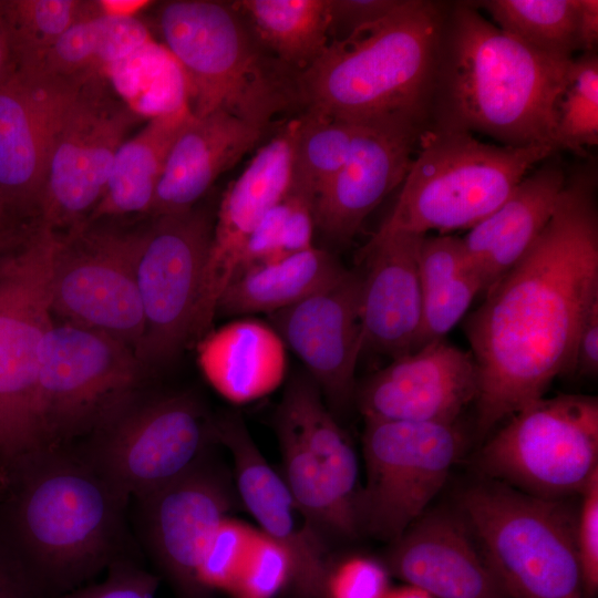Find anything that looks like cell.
Masks as SVG:
<instances>
[{
	"mask_svg": "<svg viewBox=\"0 0 598 598\" xmlns=\"http://www.w3.org/2000/svg\"><path fill=\"white\" fill-rule=\"evenodd\" d=\"M460 517L511 598H584L576 519L502 482L467 488Z\"/></svg>",
	"mask_w": 598,
	"mask_h": 598,
	"instance_id": "7",
	"label": "cell"
},
{
	"mask_svg": "<svg viewBox=\"0 0 598 598\" xmlns=\"http://www.w3.org/2000/svg\"><path fill=\"white\" fill-rule=\"evenodd\" d=\"M383 563L391 576L434 598H511L460 516L419 518Z\"/></svg>",
	"mask_w": 598,
	"mask_h": 598,
	"instance_id": "24",
	"label": "cell"
},
{
	"mask_svg": "<svg viewBox=\"0 0 598 598\" xmlns=\"http://www.w3.org/2000/svg\"><path fill=\"white\" fill-rule=\"evenodd\" d=\"M568 174L546 158L507 199L462 238L465 269L488 291L527 251L550 219Z\"/></svg>",
	"mask_w": 598,
	"mask_h": 598,
	"instance_id": "26",
	"label": "cell"
},
{
	"mask_svg": "<svg viewBox=\"0 0 598 598\" xmlns=\"http://www.w3.org/2000/svg\"><path fill=\"white\" fill-rule=\"evenodd\" d=\"M96 16L95 0H0L17 69L34 68L70 28Z\"/></svg>",
	"mask_w": 598,
	"mask_h": 598,
	"instance_id": "34",
	"label": "cell"
},
{
	"mask_svg": "<svg viewBox=\"0 0 598 598\" xmlns=\"http://www.w3.org/2000/svg\"><path fill=\"white\" fill-rule=\"evenodd\" d=\"M78 450L123 495L152 492L208 455L214 421L190 392L127 395L109 410Z\"/></svg>",
	"mask_w": 598,
	"mask_h": 598,
	"instance_id": "9",
	"label": "cell"
},
{
	"mask_svg": "<svg viewBox=\"0 0 598 598\" xmlns=\"http://www.w3.org/2000/svg\"><path fill=\"white\" fill-rule=\"evenodd\" d=\"M144 370L134 350L118 339L53 322L40 344L37 379L48 445L86 435L109 410L141 389Z\"/></svg>",
	"mask_w": 598,
	"mask_h": 598,
	"instance_id": "13",
	"label": "cell"
},
{
	"mask_svg": "<svg viewBox=\"0 0 598 598\" xmlns=\"http://www.w3.org/2000/svg\"><path fill=\"white\" fill-rule=\"evenodd\" d=\"M256 532L248 526L224 519L203 556L198 580L207 590L230 591Z\"/></svg>",
	"mask_w": 598,
	"mask_h": 598,
	"instance_id": "39",
	"label": "cell"
},
{
	"mask_svg": "<svg viewBox=\"0 0 598 598\" xmlns=\"http://www.w3.org/2000/svg\"><path fill=\"white\" fill-rule=\"evenodd\" d=\"M233 3L260 42L297 73L317 61L330 43L328 0H241Z\"/></svg>",
	"mask_w": 598,
	"mask_h": 598,
	"instance_id": "32",
	"label": "cell"
},
{
	"mask_svg": "<svg viewBox=\"0 0 598 598\" xmlns=\"http://www.w3.org/2000/svg\"><path fill=\"white\" fill-rule=\"evenodd\" d=\"M465 269L462 238L451 235L421 237L417 248V274L422 296Z\"/></svg>",
	"mask_w": 598,
	"mask_h": 598,
	"instance_id": "43",
	"label": "cell"
},
{
	"mask_svg": "<svg viewBox=\"0 0 598 598\" xmlns=\"http://www.w3.org/2000/svg\"><path fill=\"white\" fill-rule=\"evenodd\" d=\"M504 33L557 59L580 50L579 0H487L478 2Z\"/></svg>",
	"mask_w": 598,
	"mask_h": 598,
	"instance_id": "33",
	"label": "cell"
},
{
	"mask_svg": "<svg viewBox=\"0 0 598 598\" xmlns=\"http://www.w3.org/2000/svg\"><path fill=\"white\" fill-rule=\"evenodd\" d=\"M555 143L558 150L584 153L598 144V55L584 52L573 60L566 86L556 107Z\"/></svg>",
	"mask_w": 598,
	"mask_h": 598,
	"instance_id": "36",
	"label": "cell"
},
{
	"mask_svg": "<svg viewBox=\"0 0 598 598\" xmlns=\"http://www.w3.org/2000/svg\"><path fill=\"white\" fill-rule=\"evenodd\" d=\"M362 124L305 111L299 116L289 189L316 200L346 162Z\"/></svg>",
	"mask_w": 598,
	"mask_h": 598,
	"instance_id": "35",
	"label": "cell"
},
{
	"mask_svg": "<svg viewBox=\"0 0 598 598\" xmlns=\"http://www.w3.org/2000/svg\"><path fill=\"white\" fill-rule=\"evenodd\" d=\"M158 584V576L123 556L106 568L102 581L83 585L59 598H154Z\"/></svg>",
	"mask_w": 598,
	"mask_h": 598,
	"instance_id": "41",
	"label": "cell"
},
{
	"mask_svg": "<svg viewBox=\"0 0 598 598\" xmlns=\"http://www.w3.org/2000/svg\"><path fill=\"white\" fill-rule=\"evenodd\" d=\"M581 504L575 523L584 598L598 595V471L580 492Z\"/></svg>",
	"mask_w": 598,
	"mask_h": 598,
	"instance_id": "42",
	"label": "cell"
},
{
	"mask_svg": "<svg viewBox=\"0 0 598 598\" xmlns=\"http://www.w3.org/2000/svg\"><path fill=\"white\" fill-rule=\"evenodd\" d=\"M492 477L545 499L579 493L598 471V400L581 394L539 398L509 416L483 446Z\"/></svg>",
	"mask_w": 598,
	"mask_h": 598,
	"instance_id": "11",
	"label": "cell"
},
{
	"mask_svg": "<svg viewBox=\"0 0 598 598\" xmlns=\"http://www.w3.org/2000/svg\"><path fill=\"white\" fill-rule=\"evenodd\" d=\"M265 130L227 112L192 117L175 140L148 217L195 207L215 181L261 138Z\"/></svg>",
	"mask_w": 598,
	"mask_h": 598,
	"instance_id": "27",
	"label": "cell"
},
{
	"mask_svg": "<svg viewBox=\"0 0 598 598\" xmlns=\"http://www.w3.org/2000/svg\"><path fill=\"white\" fill-rule=\"evenodd\" d=\"M287 553L265 534L256 533L230 588L236 598H272L289 585Z\"/></svg>",
	"mask_w": 598,
	"mask_h": 598,
	"instance_id": "38",
	"label": "cell"
},
{
	"mask_svg": "<svg viewBox=\"0 0 598 598\" xmlns=\"http://www.w3.org/2000/svg\"><path fill=\"white\" fill-rule=\"evenodd\" d=\"M361 275L344 270L336 280L270 316L286 347L305 364L334 415L355 396L362 353Z\"/></svg>",
	"mask_w": 598,
	"mask_h": 598,
	"instance_id": "21",
	"label": "cell"
},
{
	"mask_svg": "<svg viewBox=\"0 0 598 598\" xmlns=\"http://www.w3.org/2000/svg\"><path fill=\"white\" fill-rule=\"evenodd\" d=\"M298 125L299 117L287 122L256 152L221 197L214 220L192 342H198L210 331L218 301L237 271L248 237L289 192Z\"/></svg>",
	"mask_w": 598,
	"mask_h": 598,
	"instance_id": "19",
	"label": "cell"
},
{
	"mask_svg": "<svg viewBox=\"0 0 598 598\" xmlns=\"http://www.w3.org/2000/svg\"><path fill=\"white\" fill-rule=\"evenodd\" d=\"M574 369L590 377L598 372V302L589 309L579 331Z\"/></svg>",
	"mask_w": 598,
	"mask_h": 598,
	"instance_id": "46",
	"label": "cell"
},
{
	"mask_svg": "<svg viewBox=\"0 0 598 598\" xmlns=\"http://www.w3.org/2000/svg\"><path fill=\"white\" fill-rule=\"evenodd\" d=\"M391 574L385 564L370 556L351 555L332 563L323 598H384Z\"/></svg>",
	"mask_w": 598,
	"mask_h": 598,
	"instance_id": "40",
	"label": "cell"
},
{
	"mask_svg": "<svg viewBox=\"0 0 598 598\" xmlns=\"http://www.w3.org/2000/svg\"><path fill=\"white\" fill-rule=\"evenodd\" d=\"M364 421L360 529L393 543L442 488L463 435L456 422Z\"/></svg>",
	"mask_w": 598,
	"mask_h": 598,
	"instance_id": "14",
	"label": "cell"
},
{
	"mask_svg": "<svg viewBox=\"0 0 598 598\" xmlns=\"http://www.w3.org/2000/svg\"><path fill=\"white\" fill-rule=\"evenodd\" d=\"M80 80L16 69L0 86V212L12 226L38 223L52 137Z\"/></svg>",
	"mask_w": 598,
	"mask_h": 598,
	"instance_id": "18",
	"label": "cell"
},
{
	"mask_svg": "<svg viewBox=\"0 0 598 598\" xmlns=\"http://www.w3.org/2000/svg\"><path fill=\"white\" fill-rule=\"evenodd\" d=\"M403 0H328L329 40L344 41L394 12Z\"/></svg>",
	"mask_w": 598,
	"mask_h": 598,
	"instance_id": "44",
	"label": "cell"
},
{
	"mask_svg": "<svg viewBox=\"0 0 598 598\" xmlns=\"http://www.w3.org/2000/svg\"><path fill=\"white\" fill-rule=\"evenodd\" d=\"M480 292L482 287L478 279L472 272L463 270L423 295L421 323L413 351L432 341L444 339Z\"/></svg>",
	"mask_w": 598,
	"mask_h": 598,
	"instance_id": "37",
	"label": "cell"
},
{
	"mask_svg": "<svg viewBox=\"0 0 598 598\" xmlns=\"http://www.w3.org/2000/svg\"><path fill=\"white\" fill-rule=\"evenodd\" d=\"M346 268L328 250L311 247L234 276L216 316L246 317L286 309L336 280Z\"/></svg>",
	"mask_w": 598,
	"mask_h": 598,
	"instance_id": "30",
	"label": "cell"
},
{
	"mask_svg": "<svg viewBox=\"0 0 598 598\" xmlns=\"http://www.w3.org/2000/svg\"><path fill=\"white\" fill-rule=\"evenodd\" d=\"M477 389L472 353L440 339L373 373L355 400L364 420L456 422Z\"/></svg>",
	"mask_w": 598,
	"mask_h": 598,
	"instance_id": "23",
	"label": "cell"
},
{
	"mask_svg": "<svg viewBox=\"0 0 598 598\" xmlns=\"http://www.w3.org/2000/svg\"><path fill=\"white\" fill-rule=\"evenodd\" d=\"M60 235L38 223L0 258V456L14 464L48 447L38 358L52 326L51 278Z\"/></svg>",
	"mask_w": 598,
	"mask_h": 598,
	"instance_id": "8",
	"label": "cell"
},
{
	"mask_svg": "<svg viewBox=\"0 0 598 598\" xmlns=\"http://www.w3.org/2000/svg\"><path fill=\"white\" fill-rule=\"evenodd\" d=\"M427 124V118L410 115L363 123L346 162L315 200L316 227L332 240L352 238L403 183Z\"/></svg>",
	"mask_w": 598,
	"mask_h": 598,
	"instance_id": "22",
	"label": "cell"
},
{
	"mask_svg": "<svg viewBox=\"0 0 598 598\" xmlns=\"http://www.w3.org/2000/svg\"><path fill=\"white\" fill-rule=\"evenodd\" d=\"M423 235L374 234L364 249L360 318L362 352L392 360L413 351L422 315L417 248Z\"/></svg>",
	"mask_w": 598,
	"mask_h": 598,
	"instance_id": "25",
	"label": "cell"
},
{
	"mask_svg": "<svg viewBox=\"0 0 598 598\" xmlns=\"http://www.w3.org/2000/svg\"><path fill=\"white\" fill-rule=\"evenodd\" d=\"M97 13L102 17L131 19L154 6L148 0H95Z\"/></svg>",
	"mask_w": 598,
	"mask_h": 598,
	"instance_id": "48",
	"label": "cell"
},
{
	"mask_svg": "<svg viewBox=\"0 0 598 598\" xmlns=\"http://www.w3.org/2000/svg\"><path fill=\"white\" fill-rule=\"evenodd\" d=\"M574 59L540 53L504 33L470 2L447 7L431 124L507 146L556 152V107Z\"/></svg>",
	"mask_w": 598,
	"mask_h": 598,
	"instance_id": "2",
	"label": "cell"
},
{
	"mask_svg": "<svg viewBox=\"0 0 598 598\" xmlns=\"http://www.w3.org/2000/svg\"><path fill=\"white\" fill-rule=\"evenodd\" d=\"M217 442L234 463L238 497L267 537L288 555L289 587L298 598H323L332 566L329 546L313 532L285 480L266 461L239 413L214 421Z\"/></svg>",
	"mask_w": 598,
	"mask_h": 598,
	"instance_id": "20",
	"label": "cell"
},
{
	"mask_svg": "<svg viewBox=\"0 0 598 598\" xmlns=\"http://www.w3.org/2000/svg\"><path fill=\"white\" fill-rule=\"evenodd\" d=\"M286 348L271 324L243 317L208 331L197 342V361L223 398L244 404L280 386L287 370Z\"/></svg>",
	"mask_w": 598,
	"mask_h": 598,
	"instance_id": "28",
	"label": "cell"
},
{
	"mask_svg": "<svg viewBox=\"0 0 598 598\" xmlns=\"http://www.w3.org/2000/svg\"><path fill=\"white\" fill-rule=\"evenodd\" d=\"M116 218L85 221L60 235L51 278V311L65 322L105 332L138 349L144 315L135 256L144 225Z\"/></svg>",
	"mask_w": 598,
	"mask_h": 598,
	"instance_id": "15",
	"label": "cell"
},
{
	"mask_svg": "<svg viewBox=\"0 0 598 598\" xmlns=\"http://www.w3.org/2000/svg\"><path fill=\"white\" fill-rule=\"evenodd\" d=\"M16 62L0 22V86L14 73Z\"/></svg>",
	"mask_w": 598,
	"mask_h": 598,
	"instance_id": "49",
	"label": "cell"
},
{
	"mask_svg": "<svg viewBox=\"0 0 598 598\" xmlns=\"http://www.w3.org/2000/svg\"><path fill=\"white\" fill-rule=\"evenodd\" d=\"M0 227L8 228V229H22V228L14 227L10 223H8L6 218L2 216L1 212H0Z\"/></svg>",
	"mask_w": 598,
	"mask_h": 598,
	"instance_id": "52",
	"label": "cell"
},
{
	"mask_svg": "<svg viewBox=\"0 0 598 598\" xmlns=\"http://www.w3.org/2000/svg\"><path fill=\"white\" fill-rule=\"evenodd\" d=\"M275 431L282 478L313 532L327 545L358 537V456L309 374L299 373L287 383Z\"/></svg>",
	"mask_w": 598,
	"mask_h": 598,
	"instance_id": "10",
	"label": "cell"
},
{
	"mask_svg": "<svg viewBox=\"0 0 598 598\" xmlns=\"http://www.w3.org/2000/svg\"><path fill=\"white\" fill-rule=\"evenodd\" d=\"M25 229H8L0 227V258L8 252L27 233Z\"/></svg>",
	"mask_w": 598,
	"mask_h": 598,
	"instance_id": "50",
	"label": "cell"
},
{
	"mask_svg": "<svg viewBox=\"0 0 598 598\" xmlns=\"http://www.w3.org/2000/svg\"><path fill=\"white\" fill-rule=\"evenodd\" d=\"M0 598H47L24 567L1 542Z\"/></svg>",
	"mask_w": 598,
	"mask_h": 598,
	"instance_id": "45",
	"label": "cell"
},
{
	"mask_svg": "<svg viewBox=\"0 0 598 598\" xmlns=\"http://www.w3.org/2000/svg\"><path fill=\"white\" fill-rule=\"evenodd\" d=\"M214 220L196 205L144 225L134 269L144 315L136 357L145 369L169 362L190 343Z\"/></svg>",
	"mask_w": 598,
	"mask_h": 598,
	"instance_id": "16",
	"label": "cell"
},
{
	"mask_svg": "<svg viewBox=\"0 0 598 598\" xmlns=\"http://www.w3.org/2000/svg\"><path fill=\"white\" fill-rule=\"evenodd\" d=\"M384 598H434L429 592L412 586L404 585L396 588H390Z\"/></svg>",
	"mask_w": 598,
	"mask_h": 598,
	"instance_id": "51",
	"label": "cell"
},
{
	"mask_svg": "<svg viewBox=\"0 0 598 598\" xmlns=\"http://www.w3.org/2000/svg\"><path fill=\"white\" fill-rule=\"evenodd\" d=\"M141 118L105 74L76 83L52 137L38 223L62 235L87 220L118 148Z\"/></svg>",
	"mask_w": 598,
	"mask_h": 598,
	"instance_id": "12",
	"label": "cell"
},
{
	"mask_svg": "<svg viewBox=\"0 0 598 598\" xmlns=\"http://www.w3.org/2000/svg\"><path fill=\"white\" fill-rule=\"evenodd\" d=\"M550 146H507L429 123L398 200L375 234L447 235L471 229L496 210Z\"/></svg>",
	"mask_w": 598,
	"mask_h": 598,
	"instance_id": "6",
	"label": "cell"
},
{
	"mask_svg": "<svg viewBox=\"0 0 598 598\" xmlns=\"http://www.w3.org/2000/svg\"><path fill=\"white\" fill-rule=\"evenodd\" d=\"M14 494L0 542L47 598H59L123 557L130 502L76 448H41L13 464Z\"/></svg>",
	"mask_w": 598,
	"mask_h": 598,
	"instance_id": "3",
	"label": "cell"
},
{
	"mask_svg": "<svg viewBox=\"0 0 598 598\" xmlns=\"http://www.w3.org/2000/svg\"><path fill=\"white\" fill-rule=\"evenodd\" d=\"M192 117L187 103L154 115L118 148L101 200L86 221L148 215L169 151Z\"/></svg>",
	"mask_w": 598,
	"mask_h": 598,
	"instance_id": "29",
	"label": "cell"
},
{
	"mask_svg": "<svg viewBox=\"0 0 598 598\" xmlns=\"http://www.w3.org/2000/svg\"><path fill=\"white\" fill-rule=\"evenodd\" d=\"M156 27L184 74L194 116L219 110L266 130L301 106L299 73L260 42L233 2L164 1Z\"/></svg>",
	"mask_w": 598,
	"mask_h": 598,
	"instance_id": "5",
	"label": "cell"
},
{
	"mask_svg": "<svg viewBox=\"0 0 598 598\" xmlns=\"http://www.w3.org/2000/svg\"><path fill=\"white\" fill-rule=\"evenodd\" d=\"M151 40L137 18L96 16L70 28L31 69L62 79L104 74L152 44Z\"/></svg>",
	"mask_w": 598,
	"mask_h": 598,
	"instance_id": "31",
	"label": "cell"
},
{
	"mask_svg": "<svg viewBox=\"0 0 598 598\" xmlns=\"http://www.w3.org/2000/svg\"><path fill=\"white\" fill-rule=\"evenodd\" d=\"M578 34L581 51H596L598 42L597 0H579Z\"/></svg>",
	"mask_w": 598,
	"mask_h": 598,
	"instance_id": "47",
	"label": "cell"
},
{
	"mask_svg": "<svg viewBox=\"0 0 598 598\" xmlns=\"http://www.w3.org/2000/svg\"><path fill=\"white\" fill-rule=\"evenodd\" d=\"M447 6L403 0L390 16L339 42L298 74L305 111L354 123L430 118Z\"/></svg>",
	"mask_w": 598,
	"mask_h": 598,
	"instance_id": "4",
	"label": "cell"
},
{
	"mask_svg": "<svg viewBox=\"0 0 598 598\" xmlns=\"http://www.w3.org/2000/svg\"><path fill=\"white\" fill-rule=\"evenodd\" d=\"M596 186L592 164L567 176L546 226L465 321L481 435L574 369L579 331L598 302Z\"/></svg>",
	"mask_w": 598,
	"mask_h": 598,
	"instance_id": "1",
	"label": "cell"
},
{
	"mask_svg": "<svg viewBox=\"0 0 598 598\" xmlns=\"http://www.w3.org/2000/svg\"><path fill=\"white\" fill-rule=\"evenodd\" d=\"M210 460L207 455L174 481L132 498L138 538L177 598H208L199 566L236 504L229 476Z\"/></svg>",
	"mask_w": 598,
	"mask_h": 598,
	"instance_id": "17",
	"label": "cell"
}]
</instances>
